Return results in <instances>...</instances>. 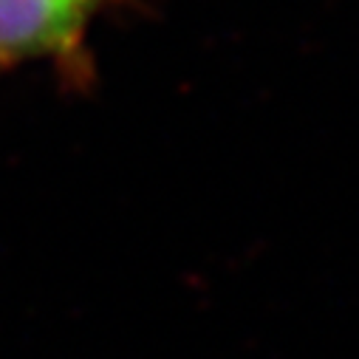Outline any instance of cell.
Wrapping results in <instances>:
<instances>
[{"label":"cell","instance_id":"1","mask_svg":"<svg viewBox=\"0 0 359 359\" xmlns=\"http://www.w3.org/2000/svg\"><path fill=\"white\" fill-rule=\"evenodd\" d=\"M108 6L111 0H0V68L37 60L82 74L88 34Z\"/></svg>","mask_w":359,"mask_h":359}]
</instances>
